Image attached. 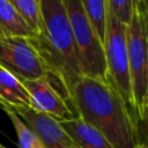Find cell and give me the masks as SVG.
I'll use <instances>...</instances> for the list:
<instances>
[{
    "mask_svg": "<svg viewBox=\"0 0 148 148\" xmlns=\"http://www.w3.org/2000/svg\"><path fill=\"white\" fill-rule=\"evenodd\" d=\"M43 29L39 35L29 38L40 57L49 83L65 99L72 112L73 88L83 76L68 16L62 0H40Z\"/></svg>",
    "mask_w": 148,
    "mask_h": 148,
    "instance_id": "7a4b0ae2",
    "label": "cell"
},
{
    "mask_svg": "<svg viewBox=\"0 0 148 148\" xmlns=\"http://www.w3.org/2000/svg\"><path fill=\"white\" fill-rule=\"evenodd\" d=\"M148 3L135 0L127 27V52L132 103L139 123L146 124L148 113Z\"/></svg>",
    "mask_w": 148,
    "mask_h": 148,
    "instance_id": "3957f363",
    "label": "cell"
},
{
    "mask_svg": "<svg viewBox=\"0 0 148 148\" xmlns=\"http://www.w3.org/2000/svg\"><path fill=\"white\" fill-rule=\"evenodd\" d=\"M22 83L31 97L34 109L54 118L59 123L75 119L68 104L46 79L22 81Z\"/></svg>",
    "mask_w": 148,
    "mask_h": 148,
    "instance_id": "ba28073f",
    "label": "cell"
},
{
    "mask_svg": "<svg viewBox=\"0 0 148 148\" xmlns=\"http://www.w3.org/2000/svg\"><path fill=\"white\" fill-rule=\"evenodd\" d=\"M62 3L68 16L83 75L106 81L103 43L88 23L81 0H62Z\"/></svg>",
    "mask_w": 148,
    "mask_h": 148,
    "instance_id": "277c9868",
    "label": "cell"
},
{
    "mask_svg": "<svg viewBox=\"0 0 148 148\" xmlns=\"http://www.w3.org/2000/svg\"><path fill=\"white\" fill-rule=\"evenodd\" d=\"M3 104L13 110L28 126L31 127V130L42 140L45 148H79L76 143L69 138V135L64 131L60 123L54 118L31 106L13 108L6 103Z\"/></svg>",
    "mask_w": 148,
    "mask_h": 148,
    "instance_id": "52a82bcc",
    "label": "cell"
},
{
    "mask_svg": "<svg viewBox=\"0 0 148 148\" xmlns=\"http://www.w3.org/2000/svg\"><path fill=\"white\" fill-rule=\"evenodd\" d=\"M81 5L88 23L101 42L104 43L108 24L106 0H81Z\"/></svg>",
    "mask_w": 148,
    "mask_h": 148,
    "instance_id": "7c38bea8",
    "label": "cell"
},
{
    "mask_svg": "<svg viewBox=\"0 0 148 148\" xmlns=\"http://www.w3.org/2000/svg\"><path fill=\"white\" fill-rule=\"evenodd\" d=\"M16 12L20 14L27 27L35 36L39 35L43 29V14L40 0H9Z\"/></svg>",
    "mask_w": 148,
    "mask_h": 148,
    "instance_id": "4fadbf2b",
    "label": "cell"
},
{
    "mask_svg": "<svg viewBox=\"0 0 148 148\" xmlns=\"http://www.w3.org/2000/svg\"><path fill=\"white\" fill-rule=\"evenodd\" d=\"M133 148H148V147H147V145H146V142H142V143H139V145H136V146H134Z\"/></svg>",
    "mask_w": 148,
    "mask_h": 148,
    "instance_id": "2e32d148",
    "label": "cell"
},
{
    "mask_svg": "<svg viewBox=\"0 0 148 148\" xmlns=\"http://www.w3.org/2000/svg\"><path fill=\"white\" fill-rule=\"evenodd\" d=\"M0 101L13 108L31 106V97L15 75L0 66Z\"/></svg>",
    "mask_w": 148,
    "mask_h": 148,
    "instance_id": "30bf717a",
    "label": "cell"
},
{
    "mask_svg": "<svg viewBox=\"0 0 148 148\" xmlns=\"http://www.w3.org/2000/svg\"><path fill=\"white\" fill-rule=\"evenodd\" d=\"M0 148H7V147H5L3 145H1V143H0Z\"/></svg>",
    "mask_w": 148,
    "mask_h": 148,
    "instance_id": "e0dca14e",
    "label": "cell"
},
{
    "mask_svg": "<svg viewBox=\"0 0 148 148\" xmlns=\"http://www.w3.org/2000/svg\"><path fill=\"white\" fill-rule=\"evenodd\" d=\"M8 37H35L9 0H0V39Z\"/></svg>",
    "mask_w": 148,
    "mask_h": 148,
    "instance_id": "8fae6325",
    "label": "cell"
},
{
    "mask_svg": "<svg viewBox=\"0 0 148 148\" xmlns=\"http://www.w3.org/2000/svg\"><path fill=\"white\" fill-rule=\"evenodd\" d=\"M0 108L5 111V113L8 116L9 120L13 124V127L15 130V133L18 140L20 148H45L42 140L38 138V135L13 110H10L8 106H6L1 102H0Z\"/></svg>",
    "mask_w": 148,
    "mask_h": 148,
    "instance_id": "5bb4252c",
    "label": "cell"
},
{
    "mask_svg": "<svg viewBox=\"0 0 148 148\" xmlns=\"http://www.w3.org/2000/svg\"><path fill=\"white\" fill-rule=\"evenodd\" d=\"M135 0H106L108 12L119 23L128 27L134 13Z\"/></svg>",
    "mask_w": 148,
    "mask_h": 148,
    "instance_id": "9a60e30c",
    "label": "cell"
},
{
    "mask_svg": "<svg viewBox=\"0 0 148 148\" xmlns=\"http://www.w3.org/2000/svg\"><path fill=\"white\" fill-rule=\"evenodd\" d=\"M103 47L106 66V81L118 91L124 102L134 112L128 67L127 27L116 21L109 12Z\"/></svg>",
    "mask_w": 148,
    "mask_h": 148,
    "instance_id": "5b68a950",
    "label": "cell"
},
{
    "mask_svg": "<svg viewBox=\"0 0 148 148\" xmlns=\"http://www.w3.org/2000/svg\"><path fill=\"white\" fill-rule=\"evenodd\" d=\"M0 66L20 81L46 79L45 66L29 38L8 37L0 39Z\"/></svg>",
    "mask_w": 148,
    "mask_h": 148,
    "instance_id": "8992f818",
    "label": "cell"
},
{
    "mask_svg": "<svg viewBox=\"0 0 148 148\" xmlns=\"http://www.w3.org/2000/svg\"><path fill=\"white\" fill-rule=\"evenodd\" d=\"M73 106L76 118L101 132L113 148L142 143L135 113L109 82L81 76L73 88Z\"/></svg>",
    "mask_w": 148,
    "mask_h": 148,
    "instance_id": "6da1fadb",
    "label": "cell"
},
{
    "mask_svg": "<svg viewBox=\"0 0 148 148\" xmlns=\"http://www.w3.org/2000/svg\"><path fill=\"white\" fill-rule=\"evenodd\" d=\"M60 125L79 148H113L101 132L81 118L62 121Z\"/></svg>",
    "mask_w": 148,
    "mask_h": 148,
    "instance_id": "9c48e42d",
    "label": "cell"
}]
</instances>
